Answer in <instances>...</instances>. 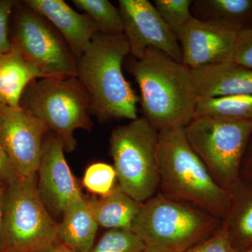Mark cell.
<instances>
[{"instance_id":"obj_28","label":"cell","mask_w":252,"mask_h":252,"mask_svg":"<svg viewBox=\"0 0 252 252\" xmlns=\"http://www.w3.org/2000/svg\"><path fill=\"white\" fill-rule=\"evenodd\" d=\"M15 2L12 0L0 1V56L12 49V41L8 34V23Z\"/></svg>"},{"instance_id":"obj_34","label":"cell","mask_w":252,"mask_h":252,"mask_svg":"<svg viewBox=\"0 0 252 252\" xmlns=\"http://www.w3.org/2000/svg\"></svg>"},{"instance_id":"obj_19","label":"cell","mask_w":252,"mask_h":252,"mask_svg":"<svg viewBox=\"0 0 252 252\" xmlns=\"http://www.w3.org/2000/svg\"><path fill=\"white\" fill-rule=\"evenodd\" d=\"M88 200L98 225L109 230H132L142 205L119 186L104 196L93 197Z\"/></svg>"},{"instance_id":"obj_16","label":"cell","mask_w":252,"mask_h":252,"mask_svg":"<svg viewBox=\"0 0 252 252\" xmlns=\"http://www.w3.org/2000/svg\"><path fill=\"white\" fill-rule=\"evenodd\" d=\"M99 225L89 200L83 197L69 205L59 223L60 242L75 252H90Z\"/></svg>"},{"instance_id":"obj_6","label":"cell","mask_w":252,"mask_h":252,"mask_svg":"<svg viewBox=\"0 0 252 252\" xmlns=\"http://www.w3.org/2000/svg\"><path fill=\"white\" fill-rule=\"evenodd\" d=\"M185 130L190 147L217 185L230 193L242 180L252 121L194 117Z\"/></svg>"},{"instance_id":"obj_15","label":"cell","mask_w":252,"mask_h":252,"mask_svg":"<svg viewBox=\"0 0 252 252\" xmlns=\"http://www.w3.org/2000/svg\"><path fill=\"white\" fill-rule=\"evenodd\" d=\"M190 72L198 97L252 94V69L233 61Z\"/></svg>"},{"instance_id":"obj_3","label":"cell","mask_w":252,"mask_h":252,"mask_svg":"<svg viewBox=\"0 0 252 252\" xmlns=\"http://www.w3.org/2000/svg\"><path fill=\"white\" fill-rule=\"evenodd\" d=\"M130 54L125 34L98 32L77 59V77L89 94L91 109L105 120L137 119L138 97L122 70Z\"/></svg>"},{"instance_id":"obj_22","label":"cell","mask_w":252,"mask_h":252,"mask_svg":"<svg viewBox=\"0 0 252 252\" xmlns=\"http://www.w3.org/2000/svg\"><path fill=\"white\" fill-rule=\"evenodd\" d=\"M73 3L94 20L100 32L124 34L120 11L108 0H73Z\"/></svg>"},{"instance_id":"obj_21","label":"cell","mask_w":252,"mask_h":252,"mask_svg":"<svg viewBox=\"0 0 252 252\" xmlns=\"http://www.w3.org/2000/svg\"><path fill=\"white\" fill-rule=\"evenodd\" d=\"M252 121V94L198 97L194 117Z\"/></svg>"},{"instance_id":"obj_12","label":"cell","mask_w":252,"mask_h":252,"mask_svg":"<svg viewBox=\"0 0 252 252\" xmlns=\"http://www.w3.org/2000/svg\"><path fill=\"white\" fill-rule=\"evenodd\" d=\"M240 32L227 23L193 17L178 36L183 64L195 70L233 61Z\"/></svg>"},{"instance_id":"obj_20","label":"cell","mask_w":252,"mask_h":252,"mask_svg":"<svg viewBox=\"0 0 252 252\" xmlns=\"http://www.w3.org/2000/svg\"><path fill=\"white\" fill-rule=\"evenodd\" d=\"M194 17L227 23L240 32L252 30V0H196Z\"/></svg>"},{"instance_id":"obj_2","label":"cell","mask_w":252,"mask_h":252,"mask_svg":"<svg viewBox=\"0 0 252 252\" xmlns=\"http://www.w3.org/2000/svg\"><path fill=\"white\" fill-rule=\"evenodd\" d=\"M157 161L161 195L224 219L230 194L217 185L190 147L185 127L159 131Z\"/></svg>"},{"instance_id":"obj_18","label":"cell","mask_w":252,"mask_h":252,"mask_svg":"<svg viewBox=\"0 0 252 252\" xmlns=\"http://www.w3.org/2000/svg\"><path fill=\"white\" fill-rule=\"evenodd\" d=\"M230 194L229 207L222 223L233 248L242 252L252 247V180L242 178Z\"/></svg>"},{"instance_id":"obj_4","label":"cell","mask_w":252,"mask_h":252,"mask_svg":"<svg viewBox=\"0 0 252 252\" xmlns=\"http://www.w3.org/2000/svg\"><path fill=\"white\" fill-rule=\"evenodd\" d=\"M221 222L198 207L159 193L142 203L132 230L144 252H188L211 236Z\"/></svg>"},{"instance_id":"obj_26","label":"cell","mask_w":252,"mask_h":252,"mask_svg":"<svg viewBox=\"0 0 252 252\" xmlns=\"http://www.w3.org/2000/svg\"><path fill=\"white\" fill-rule=\"evenodd\" d=\"M188 252H238L233 248L224 225L222 223L218 229L206 240Z\"/></svg>"},{"instance_id":"obj_27","label":"cell","mask_w":252,"mask_h":252,"mask_svg":"<svg viewBox=\"0 0 252 252\" xmlns=\"http://www.w3.org/2000/svg\"><path fill=\"white\" fill-rule=\"evenodd\" d=\"M233 61L252 69V30L243 31L239 34Z\"/></svg>"},{"instance_id":"obj_25","label":"cell","mask_w":252,"mask_h":252,"mask_svg":"<svg viewBox=\"0 0 252 252\" xmlns=\"http://www.w3.org/2000/svg\"><path fill=\"white\" fill-rule=\"evenodd\" d=\"M117 173L114 166L98 162L91 164L86 168L82 183L89 192L99 196H104L114 189Z\"/></svg>"},{"instance_id":"obj_24","label":"cell","mask_w":252,"mask_h":252,"mask_svg":"<svg viewBox=\"0 0 252 252\" xmlns=\"http://www.w3.org/2000/svg\"><path fill=\"white\" fill-rule=\"evenodd\" d=\"M90 252H144V246L132 230L109 229Z\"/></svg>"},{"instance_id":"obj_13","label":"cell","mask_w":252,"mask_h":252,"mask_svg":"<svg viewBox=\"0 0 252 252\" xmlns=\"http://www.w3.org/2000/svg\"><path fill=\"white\" fill-rule=\"evenodd\" d=\"M64 152L59 137L56 134L47 135L36 172L41 200L49 211L57 215H63L69 205L84 197Z\"/></svg>"},{"instance_id":"obj_9","label":"cell","mask_w":252,"mask_h":252,"mask_svg":"<svg viewBox=\"0 0 252 252\" xmlns=\"http://www.w3.org/2000/svg\"><path fill=\"white\" fill-rule=\"evenodd\" d=\"M13 45L44 78L77 77V59L48 20L30 8H19Z\"/></svg>"},{"instance_id":"obj_10","label":"cell","mask_w":252,"mask_h":252,"mask_svg":"<svg viewBox=\"0 0 252 252\" xmlns=\"http://www.w3.org/2000/svg\"><path fill=\"white\" fill-rule=\"evenodd\" d=\"M48 130L44 123L22 107L0 103V139L20 178L36 175Z\"/></svg>"},{"instance_id":"obj_33","label":"cell","mask_w":252,"mask_h":252,"mask_svg":"<svg viewBox=\"0 0 252 252\" xmlns=\"http://www.w3.org/2000/svg\"><path fill=\"white\" fill-rule=\"evenodd\" d=\"M242 252H252V248L248 249V250H245V251Z\"/></svg>"},{"instance_id":"obj_5","label":"cell","mask_w":252,"mask_h":252,"mask_svg":"<svg viewBox=\"0 0 252 252\" xmlns=\"http://www.w3.org/2000/svg\"><path fill=\"white\" fill-rule=\"evenodd\" d=\"M20 107L41 121L62 141L65 152L76 148L77 129L92 128L91 102L77 77L39 78L24 91Z\"/></svg>"},{"instance_id":"obj_30","label":"cell","mask_w":252,"mask_h":252,"mask_svg":"<svg viewBox=\"0 0 252 252\" xmlns=\"http://www.w3.org/2000/svg\"><path fill=\"white\" fill-rule=\"evenodd\" d=\"M241 177L245 180H251L252 179V135L244 157Z\"/></svg>"},{"instance_id":"obj_14","label":"cell","mask_w":252,"mask_h":252,"mask_svg":"<svg viewBox=\"0 0 252 252\" xmlns=\"http://www.w3.org/2000/svg\"><path fill=\"white\" fill-rule=\"evenodd\" d=\"M24 3L54 25L77 59L99 32L89 15L79 14L63 0H26Z\"/></svg>"},{"instance_id":"obj_1","label":"cell","mask_w":252,"mask_h":252,"mask_svg":"<svg viewBox=\"0 0 252 252\" xmlns=\"http://www.w3.org/2000/svg\"><path fill=\"white\" fill-rule=\"evenodd\" d=\"M127 66L140 87L144 118L153 127L162 131L188 125L198 99L188 67L153 48Z\"/></svg>"},{"instance_id":"obj_29","label":"cell","mask_w":252,"mask_h":252,"mask_svg":"<svg viewBox=\"0 0 252 252\" xmlns=\"http://www.w3.org/2000/svg\"><path fill=\"white\" fill-rule=\"evenodd\" d=\"M19 178L11 167L9 158L0 139V181L8 185Z\"/></svg>"},{"instance_id":"obj_11","label":"cell","mask_w":252,"mask_h":252,"mask_svg":"<svg viewBox=\"0 0 252 252\" xmlns=\"http://www.w3.org/2000/svg\"><path fill=\"white\" fill-rule=\"evenodd\" d=\"M119 4L124 34L135 59H142L147 49L153 48L183 63L180 42L154 4L148 0H119Z\"/></svg>"},{"instance_id":"obj_8","label":"cell","mask_w":252,"mask_h":252,"mask_svg":"<svg viewBox=\"0 0 252 252\" xmlns=\"http://www.w3.org/2000/svg\"><path fill=\"white\" fill-rule=\"evenodd\" d=\"M159 131L145 118H137L113 131L111 155L119 186L143 203L159 189L157 147Z\"/></svg>"},{"instance_id":"obj_31","label":"cell","mask_w":252,"mask_h":252,"mask_svg":"<svg viewBox=\"0 0 252 252\" xmlns=\"http://www.w3.org/2000/svg\"><path fill=\"white\" fill-rule=\"evenodd\" d=\"M6 185L0 181V246H1V231L4 217V194Z\"/></svg>"},{"instance_id":"obj_7","label":"cell","mask_w":252,"mask_h":252,"mask_svg":"<svg viewBox=\"0 0 252 252\" xmlns=\"http://www.w3.org/2000/svg\"><path fill=\"white\" fill-rule=\"evenodd\" d=\"M60 243L59 223L41 200L36 175L6 185L0 252H43Z\"/></svg>"},{"instance_id":"obj_23","label":"cell","mask_w":252,"mask_h":252,"mask_svg":"<svg viewBox=\"0 0 252 252\" xmlns=\"http://www.w3.org/2000/svg\"><path fill=\"white\" fill-rule=\"evenodd\" d=\"M191 0H155L154 5L162 21L178 39L181 32L194 16Z\"/></svg>"},{"instance_id":"obj_17","label":"cell","mask_w":252,"mask_h":252,"mask_svg":"<svg viewBox=\"0 0 252 252\" xmlns=\"http://www.w3.org/2000/svg\"><path fill=\"white\" fill-rule=\"evenodd\" d=\"M39 78L44 77L39 69L13 45L9 52L0 56V103L19 107L27 86Z\"/></svg>"},{"instance_id":"obj_32","label":"cell","mask_w":252,"mask_h":252,"mask_svg":"<svg viewBox=\"0 0 252 252\" xmlns=\"http://www.w3.org/2000/svg\"><path fill=\"white\" fill-rule=\"evenodd\" d=\"M43 252H75L73 251V250H71L69 248H67L65 245H63V244L60 243L57 244V245H54V246L51 247L48 249V250H45V251Z\"/></svg>"}]
</instances>
